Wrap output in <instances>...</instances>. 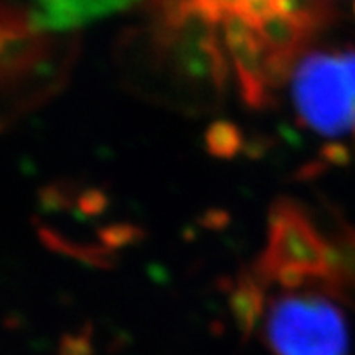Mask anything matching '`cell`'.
<instances>
[{
	"label": "cell",
	"mask_w": 355,
	"mask_h": 355,
	"mask_svg": "<svg viewBox=\"0 0 355 355\" xmlns=\"http://www.w3.org/2000/svg\"><path fill=\"white\" fill-rule=\"evenodd\" d=\"M295 112L324 138L355 135V49L310 51L292 69Z\"/></svg>",
	"instance_id": "6da1fadb"
},
{
	"label": "cell",
	"mask_w": 355,
	"mask_h": 355,
	"mask_svg": "<svg viewBox=\"0 0 355 355\" xmlns=\"http://www.w3.org/2000/svg\"><path fill=\"white\" fill-rule=\"evenodd\" d=\"M263 336L274 355H348L345 312L321 292L288 290L272 300Z\"/></svg>",
	"instance_id": "7a4b0ae2"
},
{
	"label": "cell",
	"mask_w": 355,
	"mask_h": 355,
	"mask_svg": "<svg viewBox=\"0 0 355 355\" xmlns=\"http://www.w3.org/2000/svg\"><path fill=\"white\" fill-rule=\"evenodd\" d=\"M334 250L294 201L279 200L268 218V241L259 263L261 281L297 290L312 281L334 283Z\"/></svg>",
	"instance_id": "3957f363"
},
{
	"label": "cell",
	"mask_w": 355,
	"mask_h": 355,
	"mask_svg": "<svg viewBox=\"0 0 355 355\" xmlns=\"http://www.w3.org/2000/svg\"><path fill=\"white\" fill-rule=\"evenodd\" d=\"M138 0H35L28 22L35 31H71L122 11Z\"/></svg>",
	"instance_id": "277c9868"
},
{
	"label": "cell",
	"mask_w": 355,
	"mask_h": 355,
	"mask_svg": "<svg viewBox=\"0 0 355 355\" xmlns=\"http://www.w3.org/2000/svg\"><path fill=\"white\" fill-rule=\"evenodd\" d=\"M209 147L214 150L218 156H230L234 150L238 149L239 136L236 135L234 127L225 125V123H218L209 132Z\"/></svg>",
	"instance_id": "5b68a950"
},
{
	"label": "cell",
	"mask_w": 355,
	"mask_h": 355,
	"mask_svg": "<svg viewBox=\"0 0 355 355\" xmlns=\"http://www.w3.org/2000/svg\"><path fill=\"white\" fill-rule=\"evenodd\" d=\"M354 13H355V2H354Z\"/></svg>",
	"instance_id": "8992f818"
}]
</instances>
